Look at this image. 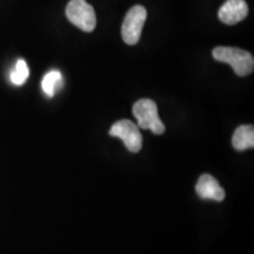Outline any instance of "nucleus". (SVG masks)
Masks as SVG:
<instances>
[{"mask_svg": "<svg viewBox=\"0 0 254 254\" xmlns=\"http://www.w3.org/2000/svg\"><path fill=\"white\" fill-rule=\"evenodd\" d=\"M217 62L226 63L232 66L233 71L239 77H246L253 72L254 58L250 52L238 47L218 46L212 52Z\"/></svg>", "mask_w": 254, "mask_h": 254, "instance_id": "obj_1", "label": "nucleus"}, {"mask_svg": "<svg viewBox=\"0 0 254 254\" xmlns=\"http://www.w3.org/2000/svg\"><path fill=\"white\" fill-rule=\"evenodd\" d=\"M138 127L144 129H150L154 134H163L165 132V125L159 118L157 104L151 99H140L133 106Z\"/></svg>", "mask_w": 254, "mask_h": 254, "instance_id": "obj_2", "label": "nucleus"}, {"mask_svg": "<svg viewBox=\"0 0 254 254\" xmlns=\"http://www.w3.org/2000/svg\"><path fill=\"white\" fill-rule=\"evenodd\" d=\"M66 17L73 25L84 32H93L97 17L93 6L86 0H71L66 6Z\"/></svg>", "mask_w": 254, "mask_h": 254, "instance_id": "obj_3", "label": "nucleus"}, {"mask_svg": "<svg viewBox=\"0 0 254 254\" xmlns=\"http://www.w3.org/2000/svg\"><path fill=\"white\" fill-rule=\"evenodd\" d=\"M147 18V11L144 6L135 5L127 12L122 26V37L127 45H135L141 37L142 27Z\"/></svg>", "mask_w": 254, "mask_h": 254, "instance_id": "obj_4", "label": "nucleus"}, {"mask_svg": "<svg viewBox=\"0 0 254 254\" xmlns=\"http://www.w3.org/2000/svg\"><path fill=\"white\" fill-rule=\"evenodd\" d=\"M110 135L120 138L128 151L136 153L142 147V136L138 125L129 120H120L111 127Z\"/></svg>", "mask_w": 254, "mask_h": 254, "instance_id": "obj_5", "label": "nucleus"}, {"mask_svg": "<svg viewBox=\"0 0 254 254\" xmlns=\"http://www.w3.org/2000/svg\"><path fill=\"white\" fill-rule=\"evenodd\" d=\"M249 14V6L245 0H226L224 5L219 8L218 17L221 23L226 25H236Z\"/></svg>", "mask_w": 254, "mask_h": 254, "instance_id": "obj_6", "label": "nucleus"}, {"mask_svg": "<svg viewBox=\"0 0 254 254\" xmlns=\"http://www.w3.org/2000/svg\"><path fill=\"white\" fill-rule=\"evenodd\" d=\"M195 190L201 199L222 201L225 198V190L219 185L218 180L209 174H202L196 183Z\"/></svg>", "mask_w": 254, "mask_h": 254, "instance_id": "obj_7", "label": "nucleus"}, {"mask_svg": "<svg viewBox=\"0 0 254 254\" xmlns=\"http://www.w3.org/2000/svg\"><path fill=\"white\" fill-rule=\"evenodd\" d=\"M232 144L237 151H245L254 147V127L252 125L239 126L232 138Z\"/></svg>", "mask_w": 254, "mask_h": 254, "instance_id": "obj_8", "label": "nucleus"}, {"mask_svg": "<svg viewBox=\"0 0 254 254\" xmlns=\"http://www.w3.org/2000/svg\"><path fill=\"white\" fill-rule=\"evenodd\" d=\"M63 85V75L57 69L50 71L41 81V88L47 97H53Z\"/></svg>", "mask_w": 254, "mask_h": 254, "instance_id": "obj_9", "label": "nucleus"}, {"mask_svg": "<svg viewBox=\"0 0 254 254\" xmlns=\"http://www.w3.org/2000/svg\"><path fill=\"white\" fill-rule=\"evenodd\" d=\"M28 75H30V69H28L26 62L24 59H19L15 64L13 72L11 73V81L17 86H20L26 82Z\"/></svg>", "mask_w": 254, "mask_h": 254, "instance_id": "obj_10", "label": "nucleus"}]
</instances>
